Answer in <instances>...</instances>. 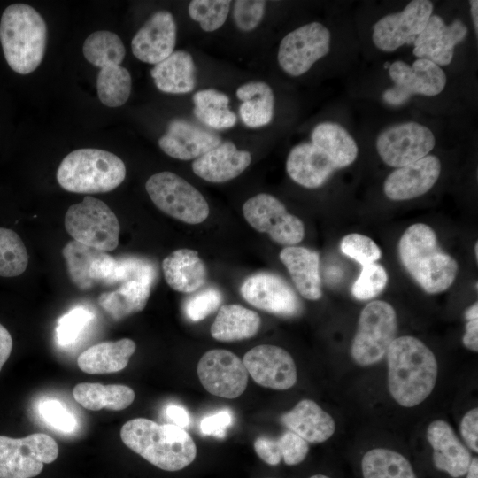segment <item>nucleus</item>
Segmentation results:
<instances>
[{
	"mask_svg": "<svg viewBox=\"0 0 478 478\" xmlns=\"http://www.w3.org/2000/svg\"><path fill=\"white\" fill-rule=\"evenodd\" d=\"M388 386L394 400L404 407L423 402L433 391L438 373L436 358L420 340L396 337L387 353Z\"/></svg>",
	"mask_w": 478,
	"mask_h": 478,
	"instance_id": "f257e3e1",
	"label": "nucleus"
},
{
	"mask_svg": "<svg viewBox=\"0 0 478 478\" xmlns=\"http://www.w3.org/2000/svg\"><path fill=\"white\" fill-rule=\"evenodd\" d=\"M125 445L153 466L170 472L191 464L197 447L185 429L173 425H160L145 418L127 421L120 429Z\"/></svg>",
	"mask_w": 478,
	"mask_h": 478,
	"instance_id": "f03ea898",
	"label": "nucleus"
},
{
	"mask_svg": "<svg viewBox=\"0 0 478 478\" xmlns=\"http://www.w3.org/2000/svg\"><path fill=\"white\" fill-rule=\"evenodd\" d=\"M397 250L405 269L427 293L443 292L454 282L458 263L441 250L428 225L415 223L406 228Z\"/></svg>",
	"mask_w": 478,
	"mask_h": 478,
	"instance_id": "7ed1b4c3",
	"label": "nucleus"
},
{
	"mask_svg": "<svg viewBox=\"0 0 478 478\" xmlns=\"http://www.w3.org/2000/svg\"><path fill=\"white\" fill-rule=\"evenodd\" d=\"M0 42L9 66L28 74L41 64L47 44V26L42 15L26 4H13L4 11Z\"/></svg>",
	"mask_w": 478,
	"mask_h": 478,
	"instance_id": "20e7f679",
	"label": "nucleus"
},
{
	"mask_svg": "<svg viewBox=\"0 0 478 478\" xmlns=\"http://www.w3.org/2000/svg\"><path fill=\"white\" fill-rule=\"evenodd\" d=\"M126 177L124 162L115 154L98 149H79L61 161L58 184L69 192L104 193L119 187Z\"/></svg>",
	"mask_w": 478,
	"mask_h": 478,
	"instance_id": "39448f33",
	"label": "nucleus"
},
{
	"mask_svg": "<svg viewBox=\"0 0 478 478\" xmlns=\"http://www.w3.org/2000/svg\"><path fill=\"white\" fill-rule=\"evenodd\" d=\"M85 58L100 67L96 78L98 97L103 104L119 107L131 93L132 79L128 70L120 66L126 55L121 39L111 31H96L82 46Z\"/></svg>",
	"mask_w": 478,
	"mask_h": 478,
	"instance_id": "423d86ee",
	"label": "nucleus"
},
{
	"mask_svg": "<svg viewBox=\"0 0 478 478\" xmlns=\"http://www.w3.org/2000/svg\"><path fill=\"white\" fill-rule=\"evenodd\" d=\"M397 319L395 309L385 301L375 300L361 311L351 354L361 366L380 362L396 338Z\"/></svg>",
	"mask_w": 478,
	"mask_h": 478,
	"instance_id": "0eeeda50",
	"label": "nucleus"
},
{
	"mask_svg": "<svg viewBox=\"0 0 478 478\" xmlns=\"http://www.w3.org/2000/svg\"><path fill=\"white\" fill-rule=\"evenodd\" d=\"M65 227L73 240L100 251H113L119 244L117 216L104 202L90 196L67 209Z\"/></svg>",
	"mask_w": 478,
	"mask_h": 478,
	"instance_id": "6e6552de",
	"label": "nucleus"
},
{
	"mask_svg": "<svg viewBox=\"0 0 478 478\" xmlns=\"http://www.w3.org/2000/svg\"><path fill=\"white\" fill-rule=\"evenodd\" d=\"M145 189L153 204L166 214L188 224H199L209 215V205L200 191L172 172L151 175Z\"/></svg>",
	"mask_w": 478,
	"mask_h": 478,
	"instance_id": "1a4fd4ad",
	"label": "nucleus"
},
{
	"mask_svg": "<svg viewBox=\"0 0 478 478\" xmlns=\"http://www.w3.org/2000/svg\"><path fill=\"white\" fill-rule=\"evenodd\" d=\"M58 445L49 435L34 433L22 438L0 436V478H33L44 464L58 456Z\"/></svg>",
	"mask_w": 478,
	"mask_h": 478,
	"instance_id": "9d476101",
	"label": "nucleus"
},
{
	"mask_svg": "<svg viewBox=\"0 0 478 478\" xmlns=\"http://www.w3.org/2000/svg\"><path fill=\"white\" fill-rule=\"evenodd\" d=\"M243 212L253 228L268 234L279 244L294 246L304 238L302 220L289 213L284 204L270 194L260 193L249 198L243 206Z\"/></svg>",
	"mask_w": 478,
	"mask_h": 478,
	"instance_id": "9b49d317",
	"label": "nucleus"
},
{
	"mask_svg": "<svg viewBox=\"0 0 478 478\" xmlns=\"http://www.w3.org/2000/svg\"><path fill=\"white\" fill-rule=\"evenodd\" d=\"M331 35L320 22L303 25L287 34L281 41L277 59L281 68L290 76L305 73L330 50Z\"/></svg>",
	"mask_w": 478,
	"mask_h": 478,
	"instance_id": "f8f14e48",
	"label": "nucleus"
},
{
	"mask_svg": "<svg viewBox=\"0 0 478 478\" xmlns=\"http://www.w3.org/2000/svg\"><path fill=\"white\" fill-rule=\"evenodd\" d=\"M389 74L395 85L383 92L382 98L392 106L405 104L416 94L427 96L438 95L447 80L439 66L425 58H417L412 66L397 60L390 64Z\"/></svg>",
	"mask_w": 478,
	"mask_h": 478,
	"instance_id": "ddd939ff",
	"label": "nucleus"
},
{
	"mask_svg": "<svg viewBox=\"0 0 478 478\" xmlns=\"http://www.w3.org/2000/svg\"><path fill=\"white\" fill-rule=\"evenodd\" d=\"M436 143L432 131L417 122L390 126L376 139V150L382 161L392 167L413 163L430 152Z\"/></svg>",
	"mask_w": 478,
	"mask_h": 478,
	"instance_id": "4468645a",
	"label": "nucleus"
},
{
	"mask_svg": "<svg viewBox=\"0 0 478 478\" xmlns=\"http://www.w3.org/2000/svg\"><path fill=\"white\" fill-rule=\"evenodd\" d=\"M197 371L204 388L220 397H238L248 383L249 374L243 360L223 349L206 351L200 358Z\"/></svg>",
	"mask_w": 478,
	"mask_h": 478,
	"instance_id": "2eb2a0df",
	"label": "nucleus"
},
{
	"mask_svg": "<svg viewBox=\"0 0 478 478\" xmlns=\"http://www.w3.org/2000/svg\"><path fill=\"white\" fill-rule=\"evenodd\" d=\"M433 3L411 1L399 12L382 17L374 25L373 42L381 50L391 52L405 43L414 42L432 15Z\"/></svg>",
	"mask_w": 478,
	"mask_h": 478,
	"instance_id": "dca6fc26",
	"label": "nucleus"
},
{
	"mask_svg": "<svg viewBox=\"0 0 478 478\" xmlns=\"http://www.w3.org/2000/svg\"><path fill=\"white\" fill-rule=\"evenodd\" d=\"M240 292L249 304L273 314L293 317L302 311L301 301L294 289L274 274L258 273L249 276Z\"/></svg>",
	"mask_w": 478,
	"mask_h": 478,
	"instance_id": "f3484780",
	"label": "nucleus"
},
{
	"mask_svg": "<svg viewBox=\"0 0 478 478\" xmlns=\"http://www.w3.org/2000/svg\"><path fill=\"white\" fill-rule=\"evenodd\" d=\"M248 374L259 385L277 390L293 387L297 368L291 355L284 349L261 344L248 351L242 359Z\"/></svg>",
	"mask_w": 478,
	"mask_h": 478,
	"instance_id": "a211bd4d",
	"label": "nucleus"
},
{
	"mask_svg": "<svg viewBox=\"0 0 478 478\" xmlns=\"http://www.w3.org/2000/svg\"><path fill=\"white\" fill-rule=\"evenodd\" d=\"M156 273L153 266L140 259L133 275L116 290L98 297V304L114 320L141 312L146 306Z\"/></svg>",
	"mask_w": 478,
	"mask_h": 478,
	"instance_id": "6ab92c4d",
	"label": "nucleus"
},
{
	"mask_svg": "<svg viewBox=\"0 0 478 478\" xmlns=\"http://www.w3.org/2000/svg\"><path fill=\"white\" fill-rule=\"evenodd\" d=\"M176 35L173 14L168 11H158L134 35L132 52L138 60L156 65L174 51Z\"/></svg>",
	"mask_w": 478,
	"mask_h": 478,
	"instance_id": "aec40b11",
	"label": "nucleus"
},
{
	"mask_svg": "<svg viewBox=\"0 0 478 478\" xmlns=\"http://www.w3.org/2000/svg\"><path fill=\"white\" fill-rule=\"evenodd\" d=\"M466 34L467 27L460 19L446 25L440 16L431 15L413 42V54L439 66L449 65L453 58L454 47Z\"/></svg>",
	"mask_w": 478,
	"mask_h": 478,
	"instance_id": "412c9836",
	"label": "nucleus"
},
{
	"mask_svg": "<svg viewBox=\"0 0 478 478\" xmlns=\"http://www.w3.org/2000/svg\"><path fill=\"white\" fill-rule=\"evenodd\" d=\"M441 173L440 159L434 155L398 167L388 175L383 190L391 200H408L427 193Z\"/></svg>",
	"mask_w": 478,
	"mask_h": 478,
	"instance_id": "4be33fe9",
	"label": "nucleus"
},
{
	"mask_svg": "<svg viewBox=\"0 0 478 478\" xmlns=\"http://www.w3.org/2000/svg\"><path fill=\"white\" fill-rule=\"evenodd\" d=\"M220 143L219 135L184 119L172 120L158 139L160 149L180 160L197 159Z\"/></svg>",
	"mask_w": 478,
	"mask_h": 478,
	"instance_id": "5701e85b",
	"label": "nucleus"
},
{
	"mask_svg": "<svg viewBox=\"0 0 478 478\" xmlns=\"http://www.w3.org/2000/svg\"><path fill=\"white\" fill-rule=\"evenodd\" d=\"M427 438L433 450L434 465L438 470L453 478L466 474L472 460L471 453L448 422L443 420L431 422L427 429Z\"/></svg>",
	"mask_w": 478,
	"mask_h": 478,
	"instance_id": "b1692460",
	"label": "nucleus"
},
{
	"mask_svg": "<svg viewBox=\"0 0 478 478\" xmlns=\"http://www.w3.org/2000/svg\"><path fill=\"white\" fill-rule=\"evenodd\" d=\"M251 155L238 150L229 141L221 142L192 163V170L201 179L220 183L239 176L251 164Z\"/></svg>",
	"mask_w": 478,
	"mask_h": 478,
	"instance_id": "393cba45",
	"label": "nucleus"
},
{
	"mask_svg": "<svg viewBox=\"0 0 478 478\" xmlns=\"http://www.w3.org/2000/svg\"><path fill=\"white\" fill-rule=\"evenodd\" d=\"M338 169L330 158L312 143L296 145L289 151L286 170L297 184L307 189L322 186Z\"/></svg>",
	"mask_w": 478,
	"mask_h": 478,
	"instance_id": "a878e982",
	"label": "nucleus"
},
{
	"mask_svg": "<svg viewBox=\"0 0 478 478\" xmlns=\"http://www.w3.org/2000/svg\"><path fill=\"white\" fill-rule=\"evenodd\" d=\"M281 421L289 431L312 443L327 441L335 430L331 415L310 399L299 401L289 412L281 416Z\"/></svg>",
	"mask_w": 478,
	"mask_h": 478,
	"instance_id": "bb28decb",
	"label": "nucleus"
},
{
	"mask_svg": "<svg viewBox=\"0 0 478 478\" xmlns=\"http://www.w3.org/2000/svg\"><path fill=\"white\" fill-rule=\"evenodd\" d=\"M280 259L301 296L309 300L321 297L320 256L317 251L301 246H287L281 251Z\"/></svg>",
	"mask_w": 478,
	"mask_h": 478,
	"instance_id": "cd10ccee",
	"label": "nucleus"
},
{
	"mask_svg": "<svg viewBox=\"0 0 478 478\" xmlns=\"http://www.w3.org/2000/svg\"><path fill=\"white\" fill-rule=\"evenodd\" d=\"M162 269L166 283L174 290L191 293L199 289L206 281L205 265L197 251L180 249L166 257Z\"/></svg>",
	"mask_w": 478,
	"mask_h": 478,
	"instance_id": "c85d7f7f",
	"label": "nucleus"
},
{
	"mask_svg": "<svg viewBox=\"0 0 478 478\" xmlns=\"http://www.w3.org/2000/svg\"><path fill=\"white\" fill-rule=\"evenodd\" d=\"M135 349V343L129 338L99 343L81 353L77 364L90 374L116 373L127 366Z\"/></svg>",
	"mask_w": 478,
	"mask_h": 478,
	"instance_id": "c756f323",
	"label": "nucleus"
},
{
	"mask_svg": "<svg viewBox=\"0 0 478 478\" xmlns=\"http://www.w3.org/2000/svg\"><path fill=\"white\" fill-rule=\"evenodd\" d=\"M150 75L162 92L186 94L196 86V66L190 53L175 50L163 61L154 65Z\"/></svg>",
	"mask_w": 478,
	"mask_h": 478,
	"instance_id": "7c9ffc66",
	"label": "nucleus"
},
{
	"mask_svg": "<svg viewBox=\"0 0 478 478\" xmlns=\"http://www.w3.org/2000/svg\"><path fill=\"white\" fill-rule=\"evenodd\" d=\"M259 315L243 305H223L211 327L212 336L220 342H235L253 337L259 330Z\"/></svg>",
	"mask_w": 478,
	"mask_h": 478,
	"instance_id": "2f4dec72",
	"label": "nucleus"
},
{
	"mask_svg": "<svg viewBox=\"0 0 478 478\" xmlns=\"http://www.w3.org/2000/svg\"><path fill=\"white\" fill-rule=\"evenodd\" d=\"M236 96L243 103L239 115L243 124L251 128L269 124L274 117V95L264 81H250L236 89Z\"/></svg>",
	"mask_w": 478,
	"mask_h": 478,
	"instance_id": "473e14b6",
	"label": "nucleus"
},
{
	"mask_svg": "<svg viewBox=\"0 0 478 478\" xmlns=\"http://www.w3.org/2000/svg\"><path fill=\"white\" fill-rule=\"evenodd\" d=\"M311 139L312 143L323 150L338 169L350 166L358 156V149L355 140L337 123L318 124L312 132Z\"/></svg>",
	"mask_w": 478,
	"mask_h": 478,
	"instance_id": "72a5a7b5",
	"label": "nucleus"
},
{
	"mask_svg": "<svg viewBox=\"0 0 478 478\" xmlns=\"http://www.w3.org/2000/svg\"><path fill=\"white\" fill-rule=\"evenodd\" d=\"M73 395L76 402L91 411H99L103 408L123 410L133 403L135 396L128 386L103 385L97 382L78 383L73 389Z\"/></svg>",
	"mask_w": 478,
	"mask_h": 478,
	"instance_id": "f704fd0d",
	"label": "nucleus"
},
{
	"mask_svg": "<svg viewBox=\"0 0 478 478\" xmlns=\"http://www.w3.org/2000/svg\"><path fill=\"white\" fill-rule=\"evenodd\" d=\"M195 116L204 125L217 130L233 127L237 121L235 113L228 108L229 97L216 89H206L193 96Z\"/></svg>",
	"mask_w": 478,
	"mask_h": 478,
	"instance_id": "c9c22d12",
	"label": "nucleus"
},
{
	"mask_svg": "<svg viewBox=\"0 0 478 478\" xmlns=\"http://www.w3.org/2000/svg\"><path fill=\"white\" fill-rule=\"evenodd\" d=\"M361 469L364 478H417L406 458L385 448L368 451L363 456Z\"/></svg>",
	"mask_w": 478,
	"mask_h": 478,
	"instance_id": "e433bc0d",
	"label": "nucleus"
},
{
	"mask_svg": "<svg viewBox=\"0 0 478 478\" xmlns=\"http://www.w3.org/2000/svg\"><path fill=\"white\" fill-rule=\"evenodd\" d=\"M104 252L75 240L65 245L62 254L66 263L68 275L77 288L87 290L94 286L89 278V269Z\"/></svg>",
	"mask_w": 478,
	"mask_h": 478,
	"instance_id": "4c0bfd02",
	"label": "nucleus"
},
{
	"mask_svg": "<svg viewBox=\"0 0 478 478\" xmlns=\"http://www.w3.org/2000/svg\"><path fill=\"white\" fill-rule=\"evenodd\" d=\"M27 265L28 254L19 235L12 229L0 227V276H19Z\"/></svg>",
	"mask_w": 478,
	"mask_h": 478,
	"instance_id": "58836bf2",
	"label": "nucleus"
},
{
	"mask_svg": "<svg viewBox=\"0 0 478 478\" xmlns=\"http://www.w3.org/2000/svg\"><path fill=\"white\" fill-rule=\"evenodd\" d=\"M231 1L192 0L188 6L189 17L205 32H213L223 26L229 13Z\"/></svg>",
	"mask_w": 478,
	"mask_h": 478,
	"instance_id": "ea45409f",
	"label": "nucleus"
},
{
	"mask_svg": "<svg viewBox=\"0 0 478 478\" xmlns=\"http://www.w3.org/2000/svg\"><path fill=\"white\" fill-rule=\"evenodd\" d=\"M388 274L377 263L362 266L358 279L352 285V295L358 300H368L378 296L388 282Z\"/></svg>",
	"mask_w": 478,
	"mask_h": 478,
	"instance_id": "a19ab883",
	"label": "nucleus"
},
{
	"mask_svg": "<svg viewBox=\"0 0 478 478\" xmlns=\"http://www.w3.org/2000/svg\"><path fill=\"white\" fill-rule=\"evenodd\" d=\"M340 249L361 266L375 263L382 256L381 249L370 237L357 233L343 236Z\"/></svg>",
	"mask_w": 478,
	"mask_h": 478,
	"instance_id": "79ce46f5",
	"label": "nucleus"
},
{
	"mask_svg": "<svg viewBox=\"0 0 478 478\" xmlns=\"http://www.w3.org/2000/svg\"><path fill=\"white\" fill-rule=\"evenodd\" d=\"M221 301L220 291L216 288L208 287L189 297L183 305V311L189 320L199 321L215 312Z\"/></svg>",
	"mask_w": 478,
	"mask_h": 478,
	"instance_id": "37998d69",
	"label": "nucleus"
},
{
	"mask_svg": "<svg viewBox=\"0 0 478 478\" xmlns=\"http://www.w3.org/2000/svg\"><path fill=\"white\" fill-rule=\"evenodd\" d=\"M93 316L92 312L81 307L75 308L64 315L59 320L56 329L59 344L73 343Z\"/></svg>",
	"mask_w": 478,
	"mask_h": 478,
	"instance_id": "c03bdc74",
	"label": "nucleus"
},
{
	"mask_svg": "<svg viewBox=\"0 0 478 478\" xmlns=\"http://www.w3.org/2000/svg\"><path fill=\"white\" fill-rule=\"evenodd\" d=\"M266 1L237 0L234 3L233 19L238 29L250 32L262 21Z\"/></svg>",
	"mask_w": 478,
	"mask_h": 478,
	"instance_id": "a18cd8bd",
	"label": "nucleus"
},
{
	"mask_svg": "<svg viewBox=\"0 0 478 478\" xmlns=\"http://www.w3.org/2000/svg\"><path fill=\"white\" fill-rule=\"evenodd\" d=\"M41 417L56 430L73 432L77 426L74 416L58 401L48 399L39 405Z\"/></svg>",
	"mask_w": 478,
	"mask_h": 478,
	"instance_id": "49530a36",
	"label": "nucleus"
},
{
	"mask_svg": "<svg viewBox=\"0 0 478 478\" xmlns=\"http://www.w3.org/2000/svg\"><path fill=\"white\" fill-rule=\"evenodd\" d=\"M276 441L281 459L286 465L301 463L308 453V443L292 431H286Z\"/></svg>",
	"mask_w": 478,
	"mask_h": 478,
	"instance_id": "de8ad7c7",
	"label": "nucleus"
},
{
	"mask_svg": "<svg viewBox=\"0 0 478 478\" xmlns=\"http://www.w3.org/2000/svg\"><path fill=\"white\" fill-rule=\"evenodd\" d=\"M233 413L228 409H223L205 416L200 422V430L205 436L223 438L228 427L233 423Z\"/></svg>",
	"mask_w": 478,
	"mask_h": 478,
	"instance_id": "09e8293b",
	"label": "nucleus"
},
{
	"mask_svg": "<svg viewBox=\"0 0 478 478\" xmlns=\"http://www.w3.org/2000/svg\"><path fill=\"white\" fill-rule=\"evenodd\" d=\"M460 434L474 451H478V409L473 408L462 418L460 422Z\"/></svg>",
	"mask_w": 478,
	"mask_h": 478,
	"instance_id": "8fccbe9b",
	"label": "nucleus"
},
{
	"mask_svg": "<svg viewBox=\"0 0 478 478\" xmlns=\"http://www.w3.org/2000/svg\"><path fill=\"white\" fill-rule=\"evenodd\" d=\"M254 450L258 456L270 466H276L281 460L276 439L258 437L254 442Z\"/></svg>",
	"mask_w": 478,
	"mask_h": 478,
	"instance_id": "3c124183",
	"label": "nucleus"
},
{
	"mask_svg": "<svg viewBox=\"0 0 478 478\" xmlns=\"http://www.w3.org/2000/svg\"><path fill=\"white\" fill-rule=\"evenodd\" d=\"M165 412L166 417L173 422V425L184 429L190 424V416L188 411L179 405H168Z\"/></svg>",
	"mask_w": 478,
	"mask_h": 478,
	"instance_id": "603ef678",
	"label": "nucleus"
},
{
	"mask_svg": "<svg viewBox=\"0 0 478 478\" xmlns=\"http://www.w3.org/2000/svg\"><path fill=\"white\" fill-rule=\"evenodd\" d=\"M462 342L467 349L473 351H478V319L467 321Z\"/></svg>",
	"mask_w": 478,
	"mask_h": 478,
	"instance_id": "864d4df0",
	"label": "nucleus"
},
{
	"mask_svg": "<svg viewBox=\"0 0 478 478\" xmlns=\"http://www.w3.org/2000/svg\"><path fill=\"white\" fill-rule=\"evenodd\" d=\"M12 349V339L9 331L0 324V371L9 358Z\"/></svg>",
	"mask_w": 478,
	"mask_h": 478,
	"instance_id": "5fc2aeb1",
	"label": "nucleus"
},
{
	"mask_svg": "<svg viewBox=\"0 0 478 478\" xmlns=\"http://www.w3.org/2000/svg\"><path fill=\"white\" fill-rule=\"evenodd\" d=\"M469 3H470V5H471V15H472V19H473V23H474V30H475V34L477 35V31H478V1L472 0Z\"/></svg>",
	"mask_w": 478,
	"mask_h": 478,
	"instance_id": "6e6d98bb",
	"label": "nucleus"
},
{
	"mask_svg": "<svg viewBox=\"0 0 478 478\" xmlns=\"http://www.w3.org/2000/svg\"><path fill=\"white\" fill-rule=\"evenodd\" d=\"M466 478H478V459H472L466 472Z\"/></svg>",
	"mask_w": 478,
	"mask_h": 478,
	"instance_id": "4d7b16f0",
	"label": "nucleus"
},
{
	"mask_svg": "<svg viewBox=\"0 0 478 478\" xmlns=\"http://www.w3.org/2000/svg\"><path fill=\"white\" fill-rule=\"evenodd\" d=\"M465 318L467 320L478 319V303L475 302L469 306L465 312Z\"/></svg>",
	"mask_w": 478,
	"mask_h": 478,
	"instance_id": "13d9d810",
	"label": "nucleus"
},
{
	"mask_svg": "<svg viewBox=\"0 0 478 478\" xmlns=\"http://www.w3.org/2000/svg\"><path fill=\"white\" fill-rule=\"evenodd\" d=\"M310 478H330V477L326 476L324 474H314V475L311 476Z\"/></svg>",
	"mask_w": 478,
	"mask_h": 478,
	"instance_id": "bf43d9fd",
	"label": "nucleus"
},
{
	"mask_svg": "<svg viewBox=\"0 0 478 478\" xmlns=\"http://www.w3.org/2000/svg\"><path fill=\"white\" fill-rule=\"evenodd\" d=\"M474 248H475V257L477 259L478 258V243H475Z\"/></svg>",
	"mask_w": 478,
	"mask_h": 478,
	"instance_id": "052dcab7",
	"label": "nucleus"
},
{
	"mask_svg": "<svg viewBox=\"0 0 478 478\" xmlns=\"http://www.w3.org/2000/svg\"><path fill=\"white\" fill-rule=\"evenodd\" d=\"M389 66H390V64H389V62H386L385 65H384V67H385V68H389Z\"/></svg>",
	"mask_w": 478,
	"mask_h": 478,
	"instance_id": "680f3d73",
	"label": "nucleus"
}]
</instances>
